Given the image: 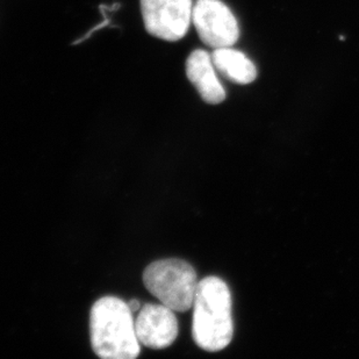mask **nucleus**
Wrapping results in <instances>:
<instances>
[{
    "label": "nucleus",
    "instance_id": "obj_1",
    "mask_svg": "<svg viewBox=\"0 0 359 359\" xmlns=\"http://www.w3.org/2000/svg\"><path fill=\"white\" fill-rule=\"evenodd\" d=\"M192 307V336L196 344L210 353L226 349L234 335L231 294L227 284L217 277L200 280Z\"/></svg>",
    "mask_w": 359,
    "mask_h": 359
},
{
    "label": "nucleus",
    "instance_id": "obj_2",
    "mask_svg": "<svg viewBox=\"0 0 359 359\" xmlns=\"http://www.w3.org/2000/svg\"><path fill=\"white\" fill-rule=\"evenodd\" d=\"M92 349L104 359H134L141 353L135 321L128 302L116 297H104L90 313Z\"/></svg>",
    "mask_w": 359,
    "mask_h": 359
},
{
    "label": "nucleus",
    "instance_id": "obj_3",
    "mask_svg": "<svg viewBox=\"0 0 359 359\" xmlns=\"http://www.w3.org/2000/svg\"><path fill=\"white\" fill-rule=\"evenodd\" d=\"M198 283L194 266L178 258L154 262L143 272L147 290L175 312H187L192 309Z\"/></svg>",
    "mask_w": 359,
    "mask_h": 359
},
{
    "label": "nucleus",
    "instance_id": "obj_4",
    "mask_svg": "<svg viewBox=\"0 0 359 359\" xmlns=\"http://www.w3.org/2000/svg\"><path fill=\"white\" fill-rule=\"evenodd\" d=\"M143 24L151 36L177 42L192 24V0H140Z\"/></svg>",
    "mask_w": 359,
    "mask_h": 359
},
{
    "label": "nucleus",
    "instance_id": "obj_5",
    "mask_svg": "<svg viewBox=\"0 0 359 359\" xmlns=\"http://www.w3.org/2000/svg\"><path fill=\"white\" fill-rule=\"evenodd\" d=\"M192 24L200 40L208 47H233L240 38L234 14L221 0H197L192 12Z\"/></svg>",
    "mask_w": 359,
    "mask_h": 359
},
{
    "label": "nucleus",
    "instance_id": "obj_6",
    "mask_svg": "<svg viewBox=\"0 0 359 359\" xmlns=\"http://www.w3.org/2000/svg\"><path fill=\"white\" fill-rule=\"evenodd\" d=\"M175 311L163 304H147L135 320L140 343L150 349H165L178 336V320Z\"/></svg>",
    "mask_w": 359,
    "mask_h": 359
},
{
    "label": "nucleus",
    "instance_id": "obj_7",
    "mask_svg": "<svg viewBox=\"0 0 359 359\" xmlns=\"http://www.w3.org/2000/svg\"><path fill=\"white\" fill-rule=\"evenodd\" d=\"M187 76L203 102L210 105L224 102L226 91L217 79L212 56L206 50L197 49L191 53L187 60Z\"/></svg>",
    "mask_w": 359,
    "mask_h": 359
},
{
    "label": "nucleus",
    "instance_id": "obj_8",
    "mask_svg": "<svg viewBox=\"0 0 359 359\" xmlns=\"http://www.w3.org/2000/svg\"><path fill=\"white\" fill-rule=\"evenodd\" d=\"M214 67L222 77L238 85L250 84L257 77V69L249 58L231 47L217 48L210 54Z\"/></svg>",
    "mask_w": 359,
    "mask_h": 359
},
{
    "label": "nucleus",
    "instance_id": "obj_9",
    "mask_svg": "<svg viewBox=\"0 0 359 359\" xmlns=\"http://www.w3.org/2000/svg\"><path fill=\"white\" fill-rule=\"evenodd\" d=\"M128 306L129 309H132L133 313L137 312V311L140 309V307H141L139 300H136V299H133V300H130V302H128Z\"/></svg>",
    "mask_w": 359,
    "mask_h": 359
}]
</instances>
